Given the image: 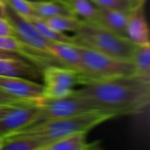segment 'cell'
Segmentation results:
<instances>
[{
  "label": "cell",
  "mask_w": 150,
  "mask_h": 150,
  "mask_svg": "<svg viewBox=\"0 0 150 150\" xmlns=\"http://www.w3.org/2000/svg\"><path fill=\"white\" fill-rule=\"evenodd\" d=\"M0 89L11 95L24 98H40L42 94L41 84L18 76H0Z\"/></svg>",
  "instance_id": "10"
},
{
  "label": "cell",
  "mask_w": 150,
  "mask_h": 150,
  "mask_svg": "<svg viewBox=\"0 0 150 150\" xmlns=\"http://www.w3.org/2000/svg\"><path fill=\"white\" fill-rule=\"evenodd\" d=\"M4 2L13 11L23 18H29L36 16L32 3L28 0H4Z\"/></svg>",
  "instance_id": "24"
},
{
  "label": "cell",
  "mask_w": 150,
  "mask_h": 150,
  "mask_svg": "<svg viewBox=\"0 0 150 150\" xmlns=\"http://www.w3.org/2000/svg\"><path fill=\"white\" fill-rule=\"evenodd\" d=\"M47 24L54 30L65 33L75 32L80 23V18L74 15H59L45 19Z\"/></svg>",
  "instance_id": "20"
},
{
  "label": "cell",
  "mask_w": 150,
  "mask_h": 150,
  "mask_svg": "<svg viewBox=\"0 0 150 150\" xmlns=\"http://www.w3.org/2000/svg\"><path fill=\"white\" fill-rule=\"evenodd\" d=\"M43 80L41 98L58 99L70 96L78 84L79 74L62 65H52L41 70Z\"/></svg>",
  "instance_id": "6"
},
{
  "label": "cell",
  "mask_w": 150,
  "mask_h": 150,
  "mask_svg": "<svg viewBox=\"0 0 150 150\" xmlns=\"http://www.w3.org/2000/svg\"><path fill=\"white\" fill-rule=\"evenodd\" d=\"M71 38L72 43L76 46L124 60H131L134 50L137 46L126 36L83 19L80 20L79 25Z\"/></svg>",
  "instance_id": "3"
},
{
  "label": "cell",
  "mask_w": 150,
  "mask_h": 150,
  "mask_svg": "<svg viewBox=\"0 0 150 150\" xmlns=\"http://www.w3.org/2000/svg\"><path fill=\"white\" fill-rule=\"evenodd\" d=\"M52 141L35 135L13 134L4 137L2 150H43Z\"/></svg>",
  "instance_id": "15"
},
{
  "label": "cell",
  "mask_w": 150,
  "mask_h": 150,
  "mask_svg": "<svg viewBox=\"0 0 150 150\" xmlns=\"http://www.w3.org/2000/svg\"><path fill=\"white\" fill-rule=\"evenodd\" d=\"M72 13L80 19L94 23L98 6L91 0H64Z\"/></svg>",
  "instance_id": "17"
},
{
  "label": "cell",
  "mask_w": 150,
  "mask_h": 150,
  "mask_svg": "<svg viewBox=\"0 0 150 150\" xmlns=\"http://www.w3.org/2000/svg\"><path fill=\"white\" fill-rule=\"evenodd\" d=\"M39 105L16 106L0 120V135L4 137L29 126L35 119Z\"/></svg>",
  "instance_id": "9"
},
{
  "label": "cell",
  "mask_w": 150,
  "mask_h": 150,
  "mask_svg": "<svg viewBox=\"0 0 150 150\" xmlns=\"http://www.w3.org/2000/svg\"><path fill=\"white\" fill-rule=\"evenodd\" d=\"M28 47V45L22 42L16 36H0V50L15 53L22 57Z\"/></svg>",
  "instance_id": "22"
},
{
  "label": "cell",
  "mask_w": 150,
  "mask_h": 150,
  "mask_svg": "<svg viewBox=\"0 0 150 150\" xmlns=\"http://www.w3.org/2000/svg\"><path fill=\"white\" fill-rule=\"evenodd\" d=\"M40 98H24L11 95L4 91L0 89V105H14V106H24V105H39Z\"/></svg>",
  "instance_id": "23"
},
{
  "label": "cell",
  "mask_w": 150,
  "mask_h": 150,
  "mask_svg": "<svg viewBox=\"0 0 150 150\" xmlns=\"http://www.w3.org/2000/svg\"><path fill=\"white\" fill-rule=\"evenodd\" d=\"M144 6H140L128 14L126 25V37L137 46L150 44L149 28Z\"/></svg>",
  "instance_id": "11"
},
{
  "label": "cell",
  "mask_w": 150,
  "mask_h": 150,
  "mask_svg": "<svg viewBox=\"0 0 150 150\" xmlns=\"http://www.w3.org/2000/svg\"><path fill=\"white\" fill-rule=\"evenodd\" d=\"M119 117L106 110L90 111L62 119L47 120L35 126L21 129L8 135L28 134L47 138L52 142L76 132H89L97 126ZM6 135V136H8ZM5 137V136H4Z\"/></svg>",
  "instance_id": "2"
},
{
  "label": "cell",
  "mask_w": 150,
  "mask_h": 150,
  "mask_svg": "<svg viewBox=\"0 0 150 150\" xmlns=\"http://www.w3.org/2000/svg\"><path fill=\"white\" fill-rule=\"evenodd\" d=\"M31 3L36 16L43 19L59 15H74L64 0H39Z\"/></svg>",
  "instance_id": "16"
},
{
  "label": "cell",
  "mask_w": 150,
  "mask_h": 150,
  "mask_svg": "<svg viewBox=\"0 0 150 150\" xmlns=\"http://www.w3.org/2000/svg\"><path fill=\"white\" fill-rule=\"evenodd\" d=\"M0 76L35 81L41 78V70L15 53L0 50Z\"/></svg>",
  "instance_id": "8"
},
{
  "label": "cell",
  "mask_w": 150,
  "mask_h": 150,
  "mask_svg": "<svg viewBox=\"0 0 150 150\" xmlns=\"http://www.w3.org/2000/svg\"><path fill=\"white\" fill-rule=\"evenodd\" d=\"M15 107L14 105H0V120Z\"/></svg>",
  "instance_id": "26"
},
{
  "label": "cell",
  "mask_w": 150,
  "mask_h": 150,
  "mask_svg": "<svg viewBox=\"0 0 150 150\" xmlns=\"http://www.w3.org/2000/svg\"><path fill=\"white\" fill-rule=\"evenodd\" d=\"M97 6L130 13L136 8L145 5L148 0H91Z\"/></svg>",
  "instance_id": "21"
},
{
  "label": "cell",
  "mask_w": 150,
  "mask_h": 150,
  "mask_svg": "<svg viewBox=\"0 0 150 150\" xmlns=\"http://www.w3.org/2000/svg\"><path fill=\"white\" fill-rule=\"evenodd\" d=\"M0 18H6V12H5V3L4 0H0Z\"/></svg>",
  "instance_id": "27"
},
{
  "label": "cell",
  "mask_w": 150,
  "mask_h": 150,
  "mask_svg": "<svg viewBox=\"0 0 150 150\" xmlns=\"http://www.w3.org/2000/svg\"><path fill=\"white\" fill-rule=\"evenodd\" d=\"M48 53L52 54L62 66L76 71H82V56L79 47L73 43L52 41L48 47Z\"/></svg>",
  "instance_id": "12"
},
{
  "label": "cell",
  "mask_w": 150,
  "mask_h": 150,
  "mask_svg": "<svg viewBox=\"0 0 150 150\" xmlns=\"http://www.w3.org/2000/svg\"><path fill=\"white\" fill-rule=\"evenodd\" d=\"M95 110L99 109H98L91 101L74 93L69 97L58 99H44L41 98L38 113L34 120L26 127H30L47 120L62 119Z\"/></svg>",
  "instance_id": "5"
},
{
  "label": "cell",
  "mask_w": 150,
  "mask_h": 150,
  "mask_svg": "<svg viewBox=\"0 0 150 150\" xmlns=\"http://www.w3.org/2000/svg\"><path fill=\"white\" fill-rule=\"evenodd\" d=\"M3 144H4V137L0 135V150H2Z\"/></svg>",
  "instance_id": "28"
},
{
  "label": "cell",
  "mask_w": 150,
  "mask_h": 150,
  "mask_svg": "<svg viewBox=\"0 0 150 150\" xmlns=\"http://www.w3.org/2000/svg\"><path fill=\"white\" fill-rule=\"evenodd\" d=\"M131 61L135 67L136 74L150 77V44L136 46Z\"/></svg>",
  "instance_id": "19"
},
{
  "label": "cell",
  "mask_w": 150,
  "mask_h": 150,
  "mask_svg": "<svg viewBox=\"0 0 150 150\" xmlns=\"http://www.w3.org/2000/svg\"><path fill=\"white\" fill-rule=\"evenodd\" d=\"M78 47L82 56V71L79 74L78 84L86 85L136 74L131 60L120 59L87 47Z\"/></svg>",
  "instance_id": "4"
},
{
  "label": "cell",
  "mask_w": 150,
  "mask_h": 150,
  "mask_svg": "<svg viewBox=\"0 0 150 150\" xmlns=\"http://www.w3.org/2000/svg\"><path fill=\"white\" fill-rule=\"evenodd\" d=\"M5 12L6 19L11 25L18 39L35 49L48 53V47L52 43L51 40L43 37L27 18L13 11L6 4Z\"/></svg>",
  "instance_id": "7"
},
{
  "label": "cell",
  "mask_w": 150,
  "mask_h": 150,
  "mask_svg": "<svg viewBox=\"0 0 150 150\" xmlns=\"http://www.w3.org/2000/svg\"><path fill=\"white\" fill-rule=\"evenodd\" d=\"M87 132H76L57 139L43 150H97L100 149V142H87Z\"/></svg>",
  "instance_id": "13"
},
{
  "label": "cell",
  "mask_w": 150,
  "mask_h": 150,
  "mask_svg": "<svg viewBox=\"0 0 150 150\" xmlns=\"http://www.w3.org/2000/svg\"><path fill=\"white\" fill-rule=\"evenodd\" d=\"M37 29V31L46 39L51 41L55 42H67V43H72V38L71 36H69L65 34L64 33L57 32L54 29H52L46 22L45 19L39 18L37 16L27 18Z\"/></svg>",
  "instance_id": "18"
},
{
  "label": "cell",
  "mask_w": 150,
  "mask_h": 150,
  "mask_svg": "<svg viewBox=\"0 0 150 150\" xmlns=\"http://www.w3.org/2000/svg\"><path fill=\"white\" fill-rule=\"evenodd\" d=\"M73 93L99 110L115 112L119 117L143 112L150 103V77L134 74L91 83Z\"/></svg>",
  "instance_id": "1"
},
{
  "label": "cell",
  "mask_w": 150,
  "mask_h": 150,
  "mask_svg": "<svg viewBox=\"0 0 150 150\" xmlns=\"http://www.w3.org/2000/svg\"><path fill=\"white\" fill-rule=\"evenodd\" d=\"M6 35L15 36L14 30L6 18H0V36H6Z\"/></svg>",
  "instance_id": "25"
},
{
  "label": "cell",
  "mask_w": 150,
  "mask_h": 150,
  "mask_svg": "<svg viewBox=\"0 0 150 150\" xmlns=\"http://www.w3.org/2000/svg\"><path fill=\"white\" fill-rule=\"evenodd\" d=\"M28 1H30V2H35V1H39V0H28Z\"/></svg>",
  "instance_id": "29"
},
{
  "label": "cell",
  "mask_w": 150,
  "mask_h": 150,
  "mask_svg": "<svg viewBox=\"0 0 150 150\" xmlns=\"http://www.w3.org/2000/svg\"><path fill=\"white\" fill-rule=\"evenodd\" d=\"M128 14L118 10L98 7L94 23L115 33L126 36V25Z\"/></svg>",
  "instance_id": "14"
}]
</instances>
